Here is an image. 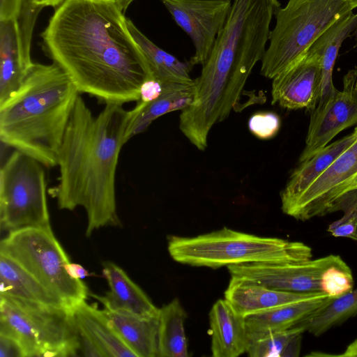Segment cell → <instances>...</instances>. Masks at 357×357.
Wrapping results in <instances>:
<instances>
[{"label": "cell", "instance_id": "35", "mask_svg": "<svg viewBox=\"0 0 357 357\" xmlns=\"http://www.w3.org/2000/svg\"><path fill=\"white\" fill-rule=\"evenodd\" d=\"M0 357H25V354L17 340L0 334Z\"/></svg>", "mask_w": 357, "mask_h": 357}, {"label": "cell", "instance_id": "12", "mask_svg": "<svg viewBox=\"0 0 357 357\" xmlns=\"http://www.w3.org/2000/svg\"><path fill=\"white\" fill-rule=\"evenodd\" d=\"M356 176L357 139L282 212L301 221L331 213L335 202Z\"/></svg>", "mask_w": 357, "mask_h": 357}, {"label": "cell", "instance_id": "3", "mask_svg": "<svg viewBox=\"0 0 357 357\" xmlns=\"http://www.w3.org/2000/svg\"><path fill=\"white\" fill-rule=\"evenodd\" d=\"M278 0H234L212 51L195 79L192 103L180 115L179 128L194 145H207L212 127L225 120L241 98L252 69L261 61Z\"/></svg>", "mask_w": 357, "mask_h": 357}, {"label": "cell", "instance_id": "28", "mask_svg": "<svg viewBox=\"0 0 357 357\" xmlns=\"http://www.w3.org/2000/svg\"><path fill=\"white\" fill-rule=\"evenodd\" d=\"M357 316V289L333 299L327 306L299 326L314 336Z\"/></svg>", "mask_w": 357, "mask_h": 357}, {"label": "cell", "instance_id": "8", "mask_svg": "<svg viewBox=\"0 0 357 357\" xmlns=\"http://www.w3.org/2000/svg\"><path fill=\"white\" fill-rule=\"evenodd\" d=\"M0 254L14 260L69 307L85 301L89 294L85 283L66 272L70 259L51 226L8 232L1 240Z\"/></svg>", "mask_w": 357, "mask_h": 357}, {"label": "cell", "instance_id": "39", "mask_svg": "<svg viewBox=\"0 0 357 357\" xmlns=\"http://www.w3.org/2000/svg\"><path fill=\"white\" fill-rule=\"evenodd\" d=\"M342 357H357V339L350 343L342 354L335 355Z\"/></svg>", "mask_w": 357, "mask_h": 357}, {"label": "cell", "instance_id": "38", "mask_svg": "<svg viewBox=\"0 0 357 357\" xmlns=\"http://www.w3.org/2000/svg\"><path fill=\"white\" fill-rule=\"evenodd\" d=\"M66 270L71 278L76 280H83L90 275V273L82 266L70 261L66 265Z\"/></svg>", "mask_w": 357, "mask_h": 357}, {"label": "cell", "instance_id": "5", "mask_svg": "<svg viewBox=\"0 0 357 357\" xmlns=\"http://www.w3.org/2000/svg\"><path fill=\"white\" fill-rule=\"evenodd\" d=\"M167 249L176 261L217 268L247 263H297L312 259L300 241L264 237L227 227L193 237L169 236Z\"/></svg>", "mask_w": 357, "mask_h": 357}, {"label": "cell", "instance_id": "9", "mask_svg": "<svg viewBox=\"0 0 357 357\" xmlns=\"http://www.w3.org/2000/svg\"><path fill=\"white\" fill-rule=\"evenodd\" d=\"M43 164L15 150L0 169V226L10 232L51 226Z\"/></svg>", "mask_w": 357, "mask_h": 357}, {"label": "cell", "instance_id": "16", "mask_svg": "<svg viewBox=\"0 0 357 357\" xmlns=\"http://www.w3.org/2000/svg\"><path fill=\"white\" fill-rule=\"evenodd\" d=\"M102 274L109 291L105 296H91L102 304L104 309L143 317H158L159 308L120 266L112 261H105Z\"/></svg>", "mask_w": 357, "mask_h": 357}, {"label": "cell", "instance_id": "18", "mask_svg": "<svg viewBox=\"0 0 357 357\" xmlns=\"http://www.w3.org/2000/svg\"><path fill=\"white\" fill-rule=\"evenodd\" d=\"M333 299L323 296L283 305L245 317L250 341L299 326Z\"/></svg>", "mask_w": 357, "mask_h": 357}, {"label": "cell", "instance_id": "44", "mask_svg": "<svg viewBox=\"0 0 357 357\" xmlns=\"http://www.w3.org/2000/svg\"><path fill=\"white\" fill-rule=\"evenodd\" d=\"M355 31H354V34H355V37H356V45H357V25L355 28Z\"/></svg>", "mask_w": 357, "mask_h": 357}, {"label": "cell", "instance_id": "15", "mask_svg": "<svg viewBox=\"0 0 357 357\" xmlns=\"http://www.w3.org/2000/svg\"><path fill=\"white\" fill-rule=\"evenodd\" d=\"M323 296L327 295L322 292L296 293L277 290L236 277H231L225 291V298L245 317Z\"/></svg>", "mask_w": 357, "mask_h": 357}, {"label": "cell", "instance_id": "26", "mask_svg": "<svg viewBox=\"0 0 357 357\" xmlns=\"http://www.w3.org/2000/svg\"><path fill=\"white\" fill-rule=\"evenodd\" d=\"M0 294L43 304L68 306L17 263L3 254H0Z\"/></svg>", "mask_w": 357, "mask_h": 357}, {"label": "cell", "instance_id": "29", "mask_svg": "<svg viewBox=\"0 0 357 357\" xmlns=\"http://www.w3.org/2000/svg\"><path fill=\"white\" fill-rule=\"evenodd\" d=\"M339 211L343 215L330 224L327 231L335 237L357 241V187L348 190L337 199L331 213Z\"/></svg>", "mask_w": 357, "mask_h": 357}, {"label": "cell", "instance_id": "6", "mask_svg": "<svg viewBox=\"0 0 357 357\" xmlns=\"http://www.w3.org/2000/svg\"><path fill=\"white\" fill-rule=\"evenodd\" d=\"M0 334L13 337L25 357L82 355L73 309L0 294Z\"/></svg>", "mask_w": 357, "mask_h": 357}, {"label": "cell", "instance_id": "13", "mask_svg": "<svg viewBox=\"0 0 357 357\" xmlns=\"http://www.w3.org/2000/svg\"><path fill=\"white\" fill-rule=\"evenodd\" d=\"M357 125V69L343 77V89L321 109L312 112L305 146L299 162L325 147L339 132Z\"/></svg>", "mask_w": 357, "mask_h": 357}, {"label": "cell", "instance_id": "33", "mask_svg": "<svg viewBox=\"0 0 357 357\" xmlns=\"http://www.w3.org/2000/svg\"><path fill=\"white\" fill-rule=\"evenodd\" d=\"M280 124L279 116L272 112L255 113L248 121L250 131L261 139H268L275 137L279 131Z\"/></svg>", "mask_w": 357, "mask_h": 357}, {"label": "cell", "instance_id": "17", "mask_svg": "<svg viewBox=\"0 0 357 357\" xmlns=\"http://www.w3.org/2000/svg\"><path fill=\"white\" fill-rule=\"evenodd\" d=\"M211 352L214 357H237L247 352L249 337L245 317L225 299L218 300L209 312Z\"/></svg>", "mask_w": 357, "mask_h": 357}, {"label": "cell", "instance_id": "24", "mask_svg": "<svg viewBox=\"0 0 357 357\" xmlns=\"http://www.w3.org/2000/svg\"><path fill=\"white\" fill-rule=\"evenodd\" d=\"M112 326L137 357H158V317L103 309Z\"/></svg>", "mask_w": 357, "mask_h": 357}, {"label": "cell", "instance_id": "20", "mask_svg": "<svg viewBox=\"0 0 357 357\" xmlns=\"http://www.w3.org/2000/svg\"><path fill=\"white\" fill-rule=\"evenodd\" d=\"M356 139L357 134L353 132L329 145L327 144L309 159L299 162L280 193L282 211L291 205Z\"/></svg>", "mask_w": 357, "mask_h": 357}, {"label": "cell", "instance_id": "1", "mask_svg": "<svg viewBox=\"0 0 357 357\" xmlns=\"http://www.w3.org/2000/svg\"><path fill=\"white\" fill-rule=\"evenodd\" d=\"M41 38L79 92L105 104L138 101L151 76L116 0H65Z\"/></svg>", "mask_w": 357, "mask_h": 357}, {"label": "cell", "instance_id": "19", "mask_svg": "<svg viewBox=\"0 0 357 357\" xmlns=\"http://www.w3.org/2000/svg\"><path fill=\"white\" fill-rule=\"evenodd\" d=\"M356 25L357 13L349 11L326 29L309 49L316 53L321 61L320 93L314 110L322 109L339 91L333 84V67L343 41Z\"/></svg>", "mask_w": 357, "mask_h": 357}, {"label": "cell", "instance_id": "7", "mask_svg": "<svg viewBox=\"0 0 357 357\" xmlns=\"http://www.w3.org/2000/svg\"><path fill=\"white\" fill-rule=\"evenodd\" d=\"M352 6L345 0H289L276 14L260 73L273 79L301 59Z\"/></svg>", "mask_w": 357, "mask_h": 357}, {"label": "cell", "instance_id": "21", "mask_svg": "<svg viewBox=\"0 0 357 357\" xmlns=\"http://www.w3.org/2000/svg\"><path fill=\"white\" fill-rule=\"evenodd\" d=\"M33 63L22 56L17 19L0 20V105L20 87Z\"/></svg>", "mask_w": 357, "mask_h": 357}, {"label": "cell", "instance_id": "23", "mask_svg": "<svg viewBox=\"0 0 357 357\" xmlns=\"http://www.w3.org/2000/svg\"><path fill=\"white\" fill-rule=\"evenodd\" d=\"M128 29L145 59L151 79L162 84L193 85L195 80L190 76L193 66L183 62L153 43L134 23L127 18Z\"/></svg>", "mask_w": 357, "mask_h": 357}, {"label": "cell", "instance_id": "4", "mask_svg": "<svg viewBox=\"0 0 357 357\" xmlns=\"http://www.w3.org/2000/svg\"><path fill=\"white\" fill-rule=\"evenodd\" d=\"M80 93L56 64L33 63L16 92L0 105L3 144L57 165L59 152Z\"/></svg>", "mask_w": 357, "mask_h": 357}, {"label": "cell", "instance_id": "45", "mask_svg": "<svg viewBox=\"0 0 357 357\" xmlns=\"http://www.w3.org/2000/svg\"><path fill=\"white\" fill-rule=\"evenodd\" d=\"M354 132L357 134V126L355 128Z\"/></svg>", "mask_w": 357, "mask_h": 357}, {"label": "cell", "instance_id": "36", "mask_svg": "<svg viewBox=\"0 0 357 357\" xmlns=\"http://www.w3.org/2000/svg\"><path fill=\"white\" fill-rule=\"evenodd\" d=\"M25 0H0V20L17 19Z\"/></svg>", "mask_w": 357, "mask_h": 357}, {"label": "cell", "instance_id": "22", "mask_svg": "<svg viewBox=\"0 0 357 357\" xmlns=\"http://www.w3.org/2000/svg\"><path fill=\"white\" fill-rule=\"evenodd\" d=\"M73 309L79 330L102 356L137 357L118 335L103 310L88 304L86 301L79 303Z\"/></svg>", "mask_w": 357, "mask_h": 357}, {"label": "cell", "instance_id": "2", "mask_svg": "<svg viewBox=\"0 0 357 357\" xmlns=\"http://www.w3.org/2000/svg\"><path fill=\"white\" fill-rule=\"evenodd\" d=\"M130 117V110L113 102L94 115L80 95L72 112L57 158L58 183L50 193L61 210H85L88 237L100 227L121 225L116 174Z\"/></svg>", "mask_w": 357, "mask_h": 357}, {"label": "cell", "instance_id": "11", "mask_svg": "<svg viewBox=\"0 0 357 357\" xmlns=\"http://www.w3.org/2000/svg\"><path fill=\"white\" fill-rule=\"evenodd\" d=\"M189 36L195 54L190 62L203 65L208 58L231 8V0H160Z\"/></svg>", "mask_w": 357, "mask_h": 357}, {"label": "cell", "instance_id": "14", "mask_svg": "<svg viewBox=\"0 0 357 357\" xmlns=\"http://www.w3.org/2000/svg\"><path fill=\"white\" fill-rule=\"evenodd\" d=\"M321 81L320 59L308 50L301 59L273 78L272 104L287 109L306 108L313 112L318 102Z\"/></svg>", "mask_w": 357, "mask_h": 357}, {"label": "cell", "instance_id": "37", "mask_svg": "<svg viewBox=\"0 0 357 357\" xmlns=\"http://www.w3.org/2000/svg\"><path fill=\"white\" fill-rule=\"evenodd\" d=\"M302 334L297 335L291 340L282 357H296L299 356L301 347Z\"/></svg>", "mask_w": 357, "mask_h": 357}, {"label": "cell", "instance_id": "42", "mask_svg": "<svg viewBox=\"0 0 357 357\" xmlns=\"http://www.w3.org/2000/svg\"><path fill=\"white\" fill-rule=\"evenodd\" d=\"M347 1L354 9L357 8V0H345Z\"/></svg>", "mask_w": 357, "mask_h": 357}, {"label": "cell", "instance_id": "46", "mask_svg": "<svg viewBox=\"0 0 357 357\" xmlns=\"http://www.w3.org/2000/svg\"><path fill=\"white\" fill-rule=\"evenodd\" d=\"M29 1H30L31 3H33V1L34 0H28Z\"/></svg>", "mask_w": 357, "mask_h": 357}, {"label": "cell", "instance_id": "10", "mask_svg": "<svg viewBox=\"0 0 357 357\" xmlns=\"http://www.w3.org/2000/svg\"><path fill=\"white\" fill-rule=\"evenodd\" d=\"M344 261L329 255L297 263H247L227 266L231 277L253 281L268 287L296 293L322 292L324 272ZM323 293V292H322Z\"/></svg>", "mask_w": 357, "mask_h": 357}, {"label": "cell", "instance_id": "30", "mask_svg": "<svg viewBox=\"0 0 357 357\" xmlns=\"http://www.w3.org/2000/svg\"><path fill=\"white\" fill-rule=\"evenodd\" d=\"M305 331L303 326H298L250 341L247 353L250 357H282L291 340Z\"/></svg>", "mask_w": 357, "mask_h": 357}, {"label": "cell", "instance_id": "31", "mask_svg": "<svg viewBox=\"0 0 357 357\" xmlns=\"http://www.w3.org/2000/svg\"><path fill=\"white\" fill-rule=\"evenodd\" d=\"M353 288L352 272L345 261L328 268L322 276L321 291L329 298H339Z\"/></svg>", "mask_w": 357, "mask_h": 357}, {"label": "cell", "instance_id": "43", "mask_svg": "<svg viewBox=\"0 0 357 357\" xmlns=\"http://www.w3.org/2000/svg\"><path fill=\"white\" fill-rule=\"evenodd\" d=\"M357 187V176L354 178V179L352 181L349 189Z\"/></svg>", "mask_w": 357, "mask_h": 357}, {"label": "cell", "instance_id": "41", "mask_svg": "<svg viewBox=\"0 0 357 357\" xmlns=\"http://www.w3.org/2000/svg\"><path fill=\"white\" fill-rule=\"evenodd\" d=\"M124 12L134 0H116Z\"/></svg>", "mask_w": 357, "mask_h": 357}, {"label": "cell", "instance_id": "34", "mask_svg": "<svg viewBox=\"0 0 357 357\" xmlns=\"http://www.w3.org/2000/svg\"><path fill=\"white\" fill-rule=\"evenodd\" d=\"M175 85L183 84L164 85L155 79H147L141 86L139 100L138 101L144 103L150 102L160 96L166 88Z\"/></svg>", "mask_w": 357, "mask_h": 357}, {"label": "cell", "instance_id": "25", "mask_svg": "<svg viewBox=\"0 0 357 357\" xmlns=\"http://www.w3.org/2000/svg\"><path fill=\"white\" fill-rule=\"evenodd\" d=\"M195 91V84L175 85L166 88L160 96L150 102L137 101L130 110L131 117L125 134V144L131 137L145 131L160 116L189 107L194 100Z\"/></svg>", "mask_w": 357, "mask_h": 357}, {"label": "cell", "instance_id": "27", "mask_svg": "<svg viewBox=\"0 0 357 357\" xmlns=\"http://www.w3.org/2000/svg\"><path fill=\"white\" fill-rule=\"evenodd\" d=\"M187 313L178 298L159 308L158 357H186L188 343L184 323Z\"/></svg>", "mask_w": 357, "mask_h": 357}, {"label": "cell", "instance_id": "40", "mask_svg": "<svg viewBox=\"0 0 357 357\" xmlns=\"http://www.w3.org/2000/svg\"><path fill=\"white\" fill-rule=\"evenodd\" d=\"M65 0H34L33 3L38 6L57 7Z\"/></svg>", "mask_w": 357, "mask_h": 357}, {"label": "cell", "instance_id": "32", "mask_svg": "<svg viewBox=\"0 0 357 357\" xmlns=\"http://www.w3.org/2000/svg\"><path fill=\"white\" fill-rule=\"evenodd\" d=\"M43 7L25 0L19 17H17L20 47L24 60L29 64L32 33L37 17Z\"/></svg>", "mask_w": 357, "mask_h": 357}]
</instances>
